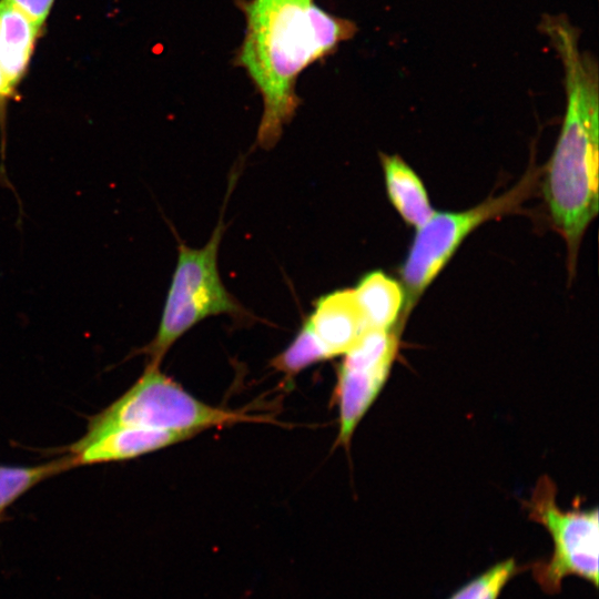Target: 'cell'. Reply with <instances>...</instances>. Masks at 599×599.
<instances>
[{
	"instance_id": "cell-1",
	"label": "cell",
	"mask_w": 599,
	"mask_h": 599,
	"mask_svg": "<svg viewBox=\"0 0 599 599\" xmlns=\"http://www.w3.org/2000/svg\"><path fill=\"white\" fill-rule=\"evenodd\" d=\"M245 20L235 54L260 93L263 111L256 144L272 149L295 116L301 100L300 75L352 39L354 21L332 14L316 0H236Z\"/></svg>"
},
{
	"instance_id": "cell-2",
	"label": "cell",
	"mask_w": 599,
	"mask_h": 599,
	"mask_svg": "<svg viewBox=\"0 0 599 599\" xmlns=\"http://www.w3.org/2000/svg\"><path fill=\"white\" fill-rule=\"evenodd\" d=\"M540 28L558 53L566 91L565 118L542 191L573 274L582 236L598 213V64L581 50L579 31L566 17L546 16Z\"/></svg>"
},
{
	"instance_id": "cell-3",
	"label": "cell",
	"mask_w": 599,
	"mask_h": 599,
	"mask_svg": "<svg viewBox=\"0 0 599 599\" xmlns=\"http://www.w3.org/2000/svg\"><path fill=\"white\" fill-rule=\"evenodd\" d=\"M270 423L263 416L207 405L148 364L142 376L120 398L89 419L85 434L74 444L89 441L114 427H141L197 434L206 428L237 423Z\"/></svg>"
},
{
	"instance_id": "cell-4",
	"label": "cell",
	"mask_w": 599,
	"mask_h": 599,
	"mask_svg": "<svg viewBox=\"0 0 599 599\" xmlns=\"http://www.w3.org/2000/svg\"><path fill=\"white\" fill-rule=\"evenodd\" d=\"M225 226L223 214L201 248L179 242V255L154 338L142 348L150 365L160 366L170 347L190 328L209 316L243 315L245 311L224 286L217 255Z\"/></svg>"
},
{
	"instance_id": "cell-5",
	"label": "cell",
	"mask_w": 599,
	"mask_h": 599,
	"mask_svg": "<svg viewBox=\"0 0 599 599\" xmlns=\"http://www.w3.org/2000/svg\"><path fill=\"white\" fill-rule=\"evenodd\" d=\"M542 170L530 166L520 181L499 196L461 212H435L419 229L400 267L404 307L399 324L456 253L466 237L491 219L517 212L537 189Z\"/></svg>"
},
{
	"instance_id": "cell-6",
	"label": "cell",
	"mask_w": 599,
	"mask_h": 599,
	"mask_svg": "<svg viewBox=\"0 0 599 599\" xmlns=\"http://www.w3.org/2000/svg\"><path fill=\"white\" fill-rule=\"evenodd\" d=\"M531 520L542 525L554 544L546 561L529 565L538 586L548 595L560 591L565 578L576 576L598 587V509L561 510L555 487L541 479L526 505Z\"/></svg>"
},
{
	"instance_id": "cell-7",
	"label": "cell",
	"mask_w": 599,
	"mask_h": 599,
	"mask_svg": "<svg viewBox=\"0 0 599 599\" xmlns=\"http://www.w3.org/2000/svg\"><path fill=\"white\" fill-rule=\"evenodd\" d=\"M194 435L189 432L114 427L84 444H72L68 450L77 466L119 461L174 445Z\"/></svg>"
},
{
	"instance_id": "cell-8",
	"label": "cell",
	"mask_w": 599,
	"mask_h": 599,
	"mask_svg": "<svg viewBox=\"0 0 599 599\" xmlns=\"http://www.w3.org/2000/svg\"><path fill=\"white\" fill-rule=\"evenodd\" d=\"M305 322L331 357L344 354L367 328L354 288L321 296Z\"/></svg>"
},
{
	"instance_id": "cell-9",
	"label": "cell",
	"mask_w": 599,
	"mask_h": 599,
	"mask_svg": "<svg viewBox=\"0 0 599 599\" xmlns=\"http://www.w3.org/2000/svg\"><path fill=\"white\" fill-rule=\"evenodd\" d=\"M390 367L365 370L338 368L335 389L339 405L338 445H349L355 428L383 388Z\"/></svg>"
},
{
	"instance_id": "cell-10",
	"label": "cell",
	"mask_w": 599,
	"mask_h": 599,
	"mask_svg": "<svg viewBox=\"0 0 599 599\" xmlns=\"http://www.w3.org/2000/svg\"><path fill=\"white\" fill-rule=\"evenodd\" d=\"M39 34L40 30L24 12L0 0V67L14 91L28 70Z\"/></svg>"
},
{
	"instance_id": "cell-11",
	"label": "cell",
	"mask_w": 599,
	"mask_h": 599,
	"mask_svg": "<svg viewBox=\"0 0 599 599\" xmlns=\"http://www.w3.org/2000/svg\"><path fill=\"white\" fill-rule=\"evenodd\" d=\"M380 162L392 204L407 224L419 229L435 213L423 182L397 154L380 153Z\"/></svg>"
},
{
	"instance_id": "cell-12",
	"label": "cell",
	"mask_w": 599,
	"mask_h": 599,
	"mask_svg": "<svg viewBox=\"0 0 599 599\" xmlns=\"http://www.w3.org/2000/svg\"><path fill=\"white\" fill-rule=\"evenodd\" d=\"M367 328L398 327L404 307L402 285L382 271L364 275L354 288Z\"/></svg>"
},
{
	"instance_id": "cell-13",
	"label": "cell",
	"mask_w": 599,
	"mask_h": 599,
	"mask_svg": "<svg viewBox=\"0 0 599 599\" xmlns=\"http://www.w3.org/2000/svg\"><path fill=\"white\" fill-rule=\"evenodd\" d=\"M402 329L366 328L355 344L344 353L341 368L365 370L392 366L398 351Z\"/></svg>"
},
{
	"instance_id": "cell-14",
	"label": "cell",
	"mask_w": 599,
	"mask_h": 599,
	"mask_svg": "<svg viewBox=\"0 0 599 599\" xmlns=\"http://www.w3.org/2000/svg\"><path fill=\"white\" fill-rule=\"evenodd\" d=\"M73 467L77 465L71 454L37 466H0V521L9 505L30 488Z\"/></svg>"
},
{
	"instance_id": "cell-15",
	"label": "cell",
	"mask_w": 599,
	"mask_h": 599,
	"mask_svg": "<svg viewBox=\"0 0 599 599\" xmlns=\"http://www.w3.org/2000/svg\"><path fill=\"white\" fill-rule=\"evenodd\" d=\"M327 358H332L329 353L305 322L294 341L271 361V366L292 377L312 364Z\"/></svg>"
},
{
	"instance_id": "cell-16",
	"label": "cell",
	"mask_w": 599,
	"mask_h": 599,
	"mask_svg": "<svg viewBox=\"0 0 599 599\" xmlns=\"http://www.w3.org/2000/svg\"><path fill=\"white\" fill-rule=\"evenodd\" d=\"M526 566H519L514 558L498 561L470 579L447 599H498L508 582Z\"/></svg>"
},
{
	"instance_id": "cell-17",
	"label": "cell",
	"mask_w": 599,
	"mask_h": 599,
	"mask_svg": "<svg viewBox=\"0 0 599 599\" xmlns=\"http://www.w3.org/2000/svg\"><path fill=\"white\" fill-rule=\"evenodd\" d=\"M24 12L41 31L54 0H6Z\"/></svg>"
},
{
	"instance_id": "cell-18",
	"label": "cell",
	"mask_w": 599,
	"mask_h": 599,
	"mask_svg": "<svg viewBox=\"0 0 599 599\" xmlns=\"http://www.w3.org/2000/svg\"><path fill=\"white\" fill-rule=\"evenodd\" d=\"M16 97V91L8 84L0 67V132H1V161L6 153V109L10 100Z\"/></svg>"
}]
</instances>
